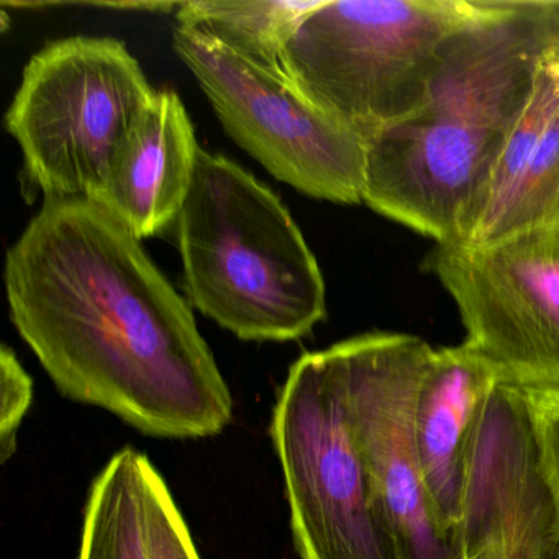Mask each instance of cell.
<instances>
[{"label":"cell","mask_w":559,"mask_h":559,"mask_svg":"<svg viewBox=\"0 0 559 559\" xmlns=\"http://www.w3.org/2000/svg\"><path fill=\"white\" fill-rule=\"evenodd\" d=\"M11 320L64 397L142 433L207 438L234 399L188 300L91 199H47L9 248Z\"/></svg>","instance_id":"1"},{"label":"cell","mask_w":559,"mask_h":559,"mask_svg":"<svg viewBox=\"0 0 559 559\" xmlns=\"http://www.w3.org/2000/svg\"><path fill=\"white\" fill-rule=\"evenodd\" d=\"M546 32L535 0L461 35L424 103L366 140L362 202L437 245L457 243L528 94Z\"/></svg>","instance_id":"2"},{"label":"cell","mask_w":559,"mask_h":559,"mask_svg":"<svg viewBox=\"0 0 559 559\" xmlns=\"http://www.w3.org/2000/svg\"><path fill=\"white\" fill-rule=\"evenodd\" d=\"M175 234L189 300L238 338L293 342L325 319V281L293 215L225 156L199 150Z\"/></svg>","instance_id":"3"},{"label":"cell","mask_w":559,"mask_h":559,"mask_svg":"<svg viewBox=\"0 0 559 559\" xmlns=\"http://www.w3.org/2000/svg\"><path fill=\"white\" fill-rule=\"evenodd\" d=\"M513 0H322L281 58L294 87L362 139L418 109L454 41Z\"/></svg>","instance_id":"4"},{"label":"cell","mask_w":559,"mask_h":559,"mask_svg":"<svg viewBox=\"0 0 559 559\" xmlns=\"http://www.w3.org/2000/svg\"><path fill=\"white\" fill-rule=\"evenodd\" d=\"M155 94L117 38L78 35L34 55L5 114V129L45 201H94L123 136Z\"/></svg>","instance_id":"5"},{"label":"cell","mask_w":559,"mask_h":559,"mask_svg":"<svg viewBox=\"0 0 559 559\" xmlns=\"http://www.w3.org/2000/svg\"><path fill=\"white\" fill-rule=\"evenodd\" d=\"M302 559H397L372 507L332 349L300 356L271 421Z\"/></svg>","instance_id":"6"},{"label":"cell","mask_w":559,"mask_h":559,"mask_svg":"<svg viewBox=\"0 0 559 559\" xmlns=\"http://www.w3.org/2000/svg\"><path fill=\"white\" fill-rule=\"evenodd\" d=\"M345 382L353 438L372 507L397 559H461L431 509L417 447V401L435 349L374 332L330 346Z\"/></svg>","instance_id":"7"},{"label":"cell","mask_w":559,"mask_h":559,"mask_svg":"<svg viewBox=\"0 0 559 559\" xmlns=\"http://www.w3.org/2000/svg\"><path fill=\"white\" fill-rule=\"evenodd\" d=\"M173 47L228 135L270 175L309 198L359 204L366 140L310 104L287 80L176 25Z\"/></svg>","instance_id":"8"},{"label":"cell","mask_w":559,"mask_h":559,"mask_svg":"<svg viewBox=\"0 0 559 559\" xmlns=\"http://www.w3.org/2000/svg\"><path fill=\"white\" fill-rule=\"evenodd\" d=\"M424 266L453 299L463 345L502 384L559 389V224L487 247L437 245Z\"/></svg>","instance_id":"9"},{"label":"cell","mask_w":559,"mask_h":559,"mask_svg":"<svg viewBox=\"0 0 559 559\" xmlns=\"http://www.w3.org/2000/svg\"><path fill=\"white\" fill-rule=\"evenodd\" d=\"M461 559H559V519L523 389L497 384L467 464Z\"/></svg>","instance_id":"10"},{"label":"cell","mask_w":559,"mask_h":559,"mask_svg":"<svg viewBox=\"0 0 559 559\" xmlns=\"http://www.w3.org/2000/svg\"><path fill=\"white\" fill-rule=\"evenodd\" d=\"M558 224L559 44L546 35L528 94L456 245L487 247Z\"/></svg>","instance_id":"11"},{"label":"cell","mask_w":559,"mask_h":559,"mask_svg":"<svg viewBox=\"0 0 559 559\" xmlns=\"http://www.w3.org/2000/svg\"><path fill=\"white\" fill-rule=\"evenodd\" d=\"M194 127L175 91H156L130 127L94 202L140 241L175 227L195 178Z\"/></svg>","instance_id":"12"},{"label":"cell","mask_w":559,"mask_h":559,"mask_svg":"<svg viewBox=\"0 0 559 559\" xmlns=\"http://www.w3.org/2000/svg\"><path fill=\"white\" fill-rule=\"evenodd\" d=\"M497 384L492 366L461 343L435 349L418 392L415 425L425 486L438 525L456 546L471 450Z\"/></svg>","instance_id":"13"},{"label":"cell","mask_w":559,"mask_h":559,"mask_svg":"<svg viewBox=\"0 0 559 559\" xmlns=\"http://www.w3.org/2000/svg\"><path fill=\"white\" fill-rule=\"evenodd\" d=\"M322 0H188L178 25L199 32L270 73L284 74L281 58L304 17Z\"/></svg>","instance_id":"14"},{"label":"cell","mask_w":559,"mask_h":559,"mask_svg":"<svg viewBox=\"0 0 559 559\" xmlns=\"http://www.w3.org/2000/svg\"><path fill=\"white\" fill-rule=\"evenodd\" d=\"M145 460L123 448L94 480L80 559H150Z\"/></svg>","instance_id":"15"},{"label":"cell","mask_w":559,"mask_h":559,"mask_svg":"<svg viewBox=\"0 0 559 559\" xmlns=\"http://www.w3.org/2000/svg\"><path fill=\"white\" fill-rule=\"evenodd\" d=\"M145 503L150 559H201L175 497L148 457L145 460Z\"/></svg>","instance_id":"16"},{"label":"cell","mask_w":559,"mask_h":559,"mask_svg":"<svg viewBox=\"0 0 559 559\" xmlns=\"http://www.w3.org/2000/svg\"><path fill=\"white\" fill-rule=\"evenodd\" d=\"M34 401V382L8 345L0 349V460L17 450V435Z\"/></svg>","instance_id":"17"},{"label":"cell","mask_w":559,"mask_h":559,"mask_svg":"<svg viewBox=\"0 0 559 559\" xmlns=\"http://www.w3.org/2000/svg\"><path fill=\"white\" fill-rule=\"evenodd\" d=\"M559 519V389H523Z\"/></svg>","instance_id":"18"},{"label":"cell","mask_w":559,"mask_h":559,"mask_svg":"<svg viewBox=\"0 0 559 559\" xmlns=\"http://www.w3.org/2000/svg\"><path fill=\"white\" fill-rule=\"evenodd\" d=\"M543 22H545L549 37L559 44V0H545Z\"/></svg>","instance_id":"19"}]
</instances>
